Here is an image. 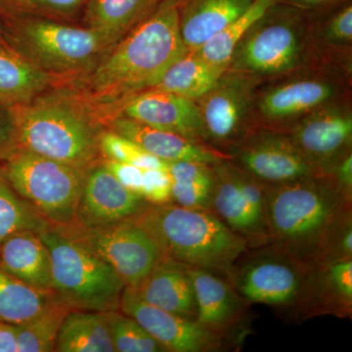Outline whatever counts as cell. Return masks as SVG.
Here are the masks:
<instances>
[{
    "label": "cell",
    "mask_w": 352,
    "mask_h": 352,
    "mask_svg": "<svg viewBox=\"0 0 352 352\" xmlns=\"http://www.w3.org/2000/svg\"><path fill=\"white\" fill-rule=\"evenodd\" d=\"M226 71L206 61L195 50H188L166 69L153 88L173 92L196 102L214 87Z\"/></svg>",
    "instance_id": "obj_28"
},
{
    "label": "cell",
    "mask_w": 352,
    "mask_h": 352,
    "mask_svg": "<svg viewBox=\"0 0 352 352\" xmlns=\"http://www.w3.org/2000/svg\"><path fill=\"white\" fill-rule=\"evenodd\" d=\"M314 67L307 11L274 1L234 48L228 68L263 82Z\"/></svg>",
    "instance_id": "obj_5"
},
{
    "label": "cell",
    "mask_w": 352,
    "mask_h": 352,
    "mask_svg": "<svg viewBox=\"0 0 352 352\" xmlns=\"http://www.w3.org/2000/svg\"><path fill=\"white\" fill-rule=\"evenodd\" d=\"M150 205L122 186L101 160L87 170L75 223L91 228L112 226L134 219Z\"/></svg>",
    "instance_id": "obj_18"
},
{
    "label": "cell",
    "mask_w": 352,
    "mask_h": 352,
    "mask_svg": "<svg viewBox=\"0 0 352 352\" xmlns=\"http://www.w3.org/2000/svg\"><path fill=\"white\" fill-rule=\"evenodd\" d=\"M57 352H116L107 312L69 310L60 327Z\"/></svg>",
    "instance_id": "obj_27"
},
{
    "label": "cell",
    "mask_w": 352,
    "mask_h": 352,
    "mask_svg": "<svg viewBox=\"0 0 352 352\" xmlns=\"http://www.w3.org/2000/svg\"><path fill=\"white\" fill-rule=\"evenodd\" d=\"M107 321L116 352H164L138 321L120 309L107 312Z\"/></svg>",
    "instance_id": "obj_33"
},
{
    "label": "cell",
    "mask_w": 352,
    "mask_h": 352,
    "mask_svg": "<svg viewBox=\"0 0 352 352\" xmlns=\"http://www.w3.org/2000/svg\"><path fill=\"white\" fill-rule=\"evenodd\" d=\"M274 1L275 0H256L241 17L226 25L223 30L208 39L207 43L194 50L206 61L227 69L234 48L251 25Z\"/></svg>",
    "instance_id": "obj_31"
},
{
    "label": "cell",
    "mask_w": 352,
    "mask_h": 352,
    "mask_svg": "<svg viewBox=\"0 0 352 352\" xmlns=\"http://www.w3.org/2000/svg\"><path fill=\"white\" fill-rule=\"evenodd\" d=\"M173 179L168 168H144L141 197L151 205L171 203Z\"/></svg>",
    "instance_id": "obj_38"
},
{
    "label": "cell",
    "mask_w": 352,
    "mask_h": 352,
    "mask_svg": "<svg viewBox=\"0 0 352 352\" xmlns=\"http://www.w3.org/2000/svg\"><path fill=\"white\" fill-rule=\"evenodd\" d=\"M187 271L195 294L196 321L220 336L237 320L243 298L233 286L212 271L197 267H187Z\"/></svg>",
    "instance_id": "obj_24"
},
{
    "label": "cell",
    "mask_w": 352,
    "mask_h": 352,
    "mask_svg": "<svg viewBox=\"0 0 352 352\" xmlns=\"http://www.w3.org/2000/svg\"><path fill=\"white\" fill-rule=\"evenodd\" d=\"M50 252L53 295L69 310L120 309L126 285L104 259L64 226L39 232Z\"/></svg>",
    "instance_id": "obj_6"
},
{
    "label": "cell",
    "mask_w": 352,
    "mask_h": 352,
    "mask_svg": "<svg viewBox=\"0 0 352 352\" xmlns=\"http://www.w3.org/2000/svg\"><path fill=\"white\" fill-rule=\"evenodd\" d=\"M212 210L248 245L268 242L265 228L267 185L248 175L228 159L212 166Z\"/></svg>",
    "instance_id": "obj_14"
},
{
    "label": "cell",
    "mask_w": 352,
    "mask_h": 352,
    "mask_svg": "<svg viewBox=\"0 0 352 352\" xmlns=\"http://www.w3.org/2000/svg\"><path fill=\"white\" fill-rule=\"evenodd\" d=\"M136 221L154 238L166 258L187 267L230 274L247 251V240L212 210L173 203L150 205Z\"/></svg>",
    "instance_id": "obj_4"
},
{
    "label": "cell",
    "mask_w": 352,
    "mask_h": 352,
    "mask_svg": "<svg viewBox=\"0 0 352 352\" xmlns=\"http://www.w3.org/2000/svg\"><path fill=\"white\" fill-rule=\"evenodd\" d=\"M308 14L314 67L352 80V0Z\"/></svg>",
    "instance_id": "obj_19"
},
{
    "label": "cell",
    "mask_w": 352,
    "mask_h": 352,
    "mask_svg": "<svg viewBox=\"0 0 352 352\" xmlns=\"http://www.w3.org/2000/svg\"><path fill=\"white\" fill-rule=\"evenodd\" d=\"M69 309L60 302L34 317L16 326L18 352L55 351L58 333Z\"/></svg>",
    "instance_id": "obj_32"
},
{
    "label": "cell",
    "mask_w": 352,
    "mask_h": 352,
    "mask_svg": "<svg viewBox=\"0 0 352 352\" xmlns=\"http://www.w3.org/2000/svg\"><path fill=\"white\" fill-rule=\"evenodd\" d=\"M102 163L122 186L141 196L144 168H138L132 164L111 161V160L102 159Z\"/></svg>",
    "instance_id": "obj_40"
},
{
    "label": "cell",
    "mask_w": 352,
    "mask_h": 352,
    "mask_svg": "<svg viewBox=\"0 0 352 352\" xmlns=\"http://www.w3.org/2000/svg\"><path fill=\"white\" fill-rule=\"evenodd\" d=\"M261 82L254 76L226 69L214 87L196 101L208 145L227 155L258 126L254 101Z\"/></svg>",
    "instance_id": "obj_10"
},
{
    "label": "cell",
    "mask_w": 352,
    "mask_h": 352,
    "mask_svg": "<svg viewBox=\"0 0 352 352\" xmlns=\"http://www.w3.org/2000/svg\"><path fill=\"white\" fill-rule=\"evenodd\" d=\"M275 1L298 7L307 12H314V11L323 10L329 7L338 6L347 0H275Z\"/></svg>",
    "instance_id": "obj_42"
},
{
    "label": "cell",
    "mask_w": 352,
    "mask_h": 352,
    "mask_svg": "<svg viewBox=\"0 0 352 352\" xmlns=\"http://www.w3.org/2000/svg\"><path fill=\"white\" fill-rule=\"evenodd\" d=\"M64 227L104 259L126 287L135 288L166 258L135 219L92 228L76 223Z\"/></svg>",
    "instance_id": "obj_12"
},
{
    "label": "cell",
    "mask_w": 352,
    "mask_h": 352,
    "mask_svg": "<svg viewBox=\"0 0 352 352\" xmlns=\"http://www.w3.org/2000/svg\"><path fill=\"white\" fill-rule=\"evenodd\" d=\"M88 168L20 150L4 173L14 190L51 226L75 223Z\"/></svg>",
    "instance_id": "obj_8"
},
{
    "label": "cell",
    "mask_w": 352,
    "mask_h": 352,
    "mask_svg": "<svg viewBox=\"0 0 352 352\" xmlns=\"http://www.w3.org/2000/svg\"><path fill=\"white\" fill-rule=\"evenodd\" d=\"M329 175L337 183L338 186L349 198L352 195V152L340 160L330 171Z\"/></svg>",
    "instance_id": "obj_41"
},
{
    "label": "cell",
    "mask_w": 352,
    "mask_h": 352,
    "mask_svg": "<svg viewBox=\"0 0 352 352\" xmlns=\"http://www.w3.org/2000/svg\"><path fill=\"white\" fill-rule=\"evenodd\" d=\"M19 151L12 111L9 106L0 103V163H6Z\"/></svg>",
    "instance_id": "obj_39"
},
{
    "label": "cell",
    "mask_w": 352,
    "mask_h": 352,
    "mask_svg": "<svg viewBox=\"0 0 352 352\" xmlns=\"http://www.w3.org/2000/svg\"><path fill=\"white\" fill-rule=\"evenodd\" d=\"M256 0H178L183 43L197 50L241 17Z\"/></svg>",
    "instance_id": "obj_22"
},
{
    "label": "cell",
    "mask_w": 352,
    "mask_h": 352,
    "mask_svg": "<svg viewBox=\"0 0 352 352\" xmlns=\"http://www.w3.org/2000/svg\"><path fill=\"white\" fill-rule=\"evenodd\" d=\"M10 109L20 150L82 168L101 161L105 127L82 91L58 85Z\"/></svg>",
    "instance_id": "obj_3"
},
{
    "label": "cell",
    "mask_w": 352,
    "mask_h": 352,
    "mask_svg": "<svg viewBox=\"0 0 352 352\" xmlns=\"http://www.w3.org/2000/svg\"><path fill=\"white\" fill-rule=\"evenodd\" d=\"M102 159L132 164L142 168H168V163L143 150L131 140L104 129L99 135Z\"/></svg>",
    "instance_id": "obj_34"
},
{
    "label": "cell",
    "mask_w": 352,
    "mask_h": 352,
    "mask_svg": "<svg viewBox=\"0 0 352 352\" xmlns=\"http://www.w3.org/2000/svg\"><path fill=\"white\" fill-rule=\"evenodd\" d=\"M0 352H18L15 325L0 322Z\"/></svg>",
    "instance_id": "obj_43"
},
{
    "label": "cell",
    "mask_w": 352,
    "mask_h": 352,
    "mask_svg": "<svg viewBox=\"0 0 352 352\" xmlns=\"http://www.w3.org/2000/svg\"><path fill=\"white\" fill-rule=\"evenodd\" d=\"M314 266L276 248L263 252L231 271L234 289L245 302L286 307L307 296L314 277Z\"/></svg>",
    "instance_id": "obj_11"
},
{
    "label": "cell",
    "mask_w": 352,
    "mask_h": 352,
    "mask_svg": "<svg viewBox=\"0 0 352 352\" xmlns=\"http://www.w3.org/2000/svg\"><path fill=\"white\" fill-rule=\"evenodd\" d=\"M120 310L138 321L164 351L206 352L221 347V336L204 327L195 319L148 305L129 287L122 292Z\"/></svg>",
    "instance_id": "obj_17"
},
{
    "label": "cell",
    "mask_w": 352,
    "mask_h": 352,
    "mask_svg": "<svg viewBox=\"0 0 352 352\" xmlns=\"http://www.w3.org/2000/svg\"><path fill=\"white\" fill-rule=\"evenodd\" d=\"M0 266L30 286L53 294L50 252L38 232L21 231L4 241Z\"/></svg>",
    "instance_id": "obj_23"
},
{
    "label": "cell",
    "mask_w": 352,
    "mask_h": 352,
    "mask_svg": "<svg viewBox=\"0 0 352 352\" xmlns=\"http://www.w3.org/2000/svg\"><path fill=\"white\" fill-rule=\"evenodd\" d=\"M104 127L115 131L157 159L171 162L189 161L214 164L229 159L224 153L204 143L196 142L173 132L162 131L122 116H113L104 122Z\"/></svg>",
    "instance_id": "obj_20"
},
{
    "label": "cell",
    "mask_w": 352,
    "mask_h": 352,
    "mask_svg": "<svg viewBox=\"0 0 352 352\" xmlns=\"http://www.w3.org/2000/svg\"><path fill=\"white\" fill-rule=\"evenodd\" d=\"M117 115L208 145L196 102L173 92L154 88L141 92L102 113L103 126L108 118Z\"/></svg>",
    "instance_id": "obj_16"
},
{
    "label": "cell",
    "mask_w": 352,
    "mask_h": 352,
    "mask_svg": "<svg viewBox=\"0 0 352 352\" xmlns=\"http://www.w3.org/2000/svg\"><path fill=\"white\" fill-rule=\"evenodd\" d=\"M50 223L11 186L0 168V245L21 231L41 232Z\"/></svg>",
    "instance_id": "obj_30"
},
{
    "label": "cell",
    "mask_w": 352,
    "mask_h": 352,
    "mask_svg": "<svg viewBox=\"0 0 352 352\" xmlns=\"http://www.w3.org/2000/svg\"><path fill=\"white\" fill-rule=\"evenodd\" d=\"M351 201L329 175L267 186L268 242L314 267L323 265L336 235L351 217Z\"/></svg>",
    "instance_id": "obj_2"
},
{
    "label": "cell",
    "mask_w": 352,
    "mask_h": 352,
    "mask_svg": "<svg viewBox=\"0 0 352 352\" xmlns=\"http://www.w3.org/2000/svg\"><path fill=\"white\" fill-rule=\"evenodd\" d=\"M131 289L148 305L196 320L193 284L186 266L183 264L164 258L138 286Z\"/></svg>",
    "instance_id": "obj_21"
},
{
    "label": "cell",
    "mask_w": 352,
    "mask_h": 352,
    "mask_svg": "<svg viewBox=\"0 0 352 352\" xmlns=\"http://www.w3.org/2000/svg\"><path fill=\"white\" fill-rule=\"evenodd\" d=\"M88 0H11L21 12L32 17L56 18L74 15Z\"/></svg>",
    "instance_id": "obj_37"
},
{
    "label": "cell",
    "mask_w": 352,
    "mask_h": 352,
    "mask_svg": "<svg viewBox=\"0 0 352 352\" xmlns=\"http://www.w3.org/2000/svg\"><path fill=\"white\" fill-rule=\"evenodd\" d=\"M352 80L308 67L261 83L254 101L258 126L286 131L308 113L351 98Z\"/></svg>",
    "instance_id": "obj_9"
},
{
    "label": "cell",
    "mask_w": 352,
    "mask_h": 352,
    "mask_svg": "<svg viewBox=\"0 0 352 352\" xmlns=\"http://www.w3.org/2000/svg\"><path fill=\"white\" fill-rule=\"evenodd\" d=\"M227 155L231 163L267 186L323 175L286 131L270 127H254Z\"/></svg>",
    "instance_id": "obj_13"
},
{
    "label": "cell",
    "mask_w": 352,
    "mask_h": 352,
    "mask_svg": "<svg viewBox=\"0 0 352 352\" xmlns=\"http://www.w3.org/2000/svg\"><path fill=\"white\" fill-rule=\"evenodd\" d=\"M188 50L180 34L178 0H162L80 80L82 92L100 117L156 87L166 69Z\"/></svg>",
    "instance_id": "obj_1"
},
{
    "label": "cell",
    "mask_w": 352,
    "mask_h": 352,
    "mask_svg": "<svg viewBox=\"0 0 352 352\" xmlns=\"http://www.w3.org/2000/svg\"><path fill=\"white\" fill-rule=\"evenodd\" d=\"M323 270L326 289L346 311L352 305V261L351 258L338 259L319 266Z\"/></svg>",
    "instance_id": "obj_35"
},
{
    "label": "cell",
    "mask_w": 352,
    "mask_h": 352,
    "mask_svg": "<svg viewBox=\"0 0 352 352\" xmlns=\"http://www.w3.org/2000/svg\"><path fill=\"white\" fill-rule=\"evenodd\" d=\"M214 182L212 180H173L171 203L194 210H212Z\"/></svg>",
    "instance_id": "obj_36"
},
{
    "label": "cell",
    "mask_w": 352,
    "mask_h": 352,
    "mask_svg": "<svg viewBox=\"0 0 352 352\" xmlns=\"http://www.w3.org/2000/svg\"><path fill=\"white\" fill-rule=\"evenodd\" d=\"M162 0H88L87 27L105 39L111 48L145 20Z\"/></svg>",
    "instance_id": "obj_26"
},
{
    "label": "cell",
    "mask_w": 352,
    "mask_h": 352,
    "mask_svg": "<svg viewBox=\"0 0 352 352\" xmlns=\"http://www.w3.org/2000/svg\"><path fill=\"white\" fill-rule=\"evenodd\" d=\"M57 302L52 293L30 286L0 266V322L20 325Z\"/></svg>",
    "instance_id": "obj_29"
},
{
    "label": "cell",
    "mask_w": 352,
    "mask_h": 352,
    "mask_svg": "<svg viewBox=\"0 0 352 352\" xmlns=\"http://www.w3.org/2000/svg\"><path fill=\"white\" fill-rule=\"evenodd\" d=\"M11 47L34 67L66 82L80 80L111 50L98 32L50 18L29 17L9 32Z\"/></svg>",
    "instance_id": "obj_7"
},
{
    "label": "cell",
    "mask_w": 352,
    "mask_h": 352,
    "mask_svg": "<svg viewBox=\"0 0 352 352\" xmlns=\"http://www.w3.org/2000/svg\"><path fill=\"white\" fill-rule=\"evenodd\" d=\"M30 63L10 45L0 43V103L12 107L64 85Z\"/></svg>",
    "instance_id": "obj_25"
},
{
    "label": "cell",
    "mask_w": 352,
    "mask_h": 352,
    "mask_svg": "<svg viewBox=\"0 0 352 352\" xmlns=\"http://www.w3.org/2000/svg\"><path fill=\"white\" fill-rule=\"evenodd\" d=\"M298 149L323 175L352 152L351 98L308 113L286 129Z\"/></svg>",
    "instance_id": "obj_15"
}]
</instances>
